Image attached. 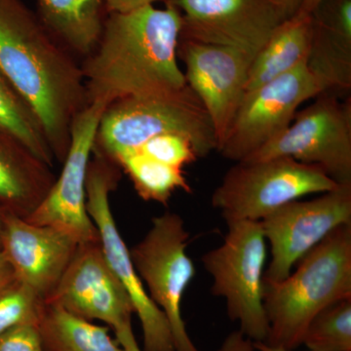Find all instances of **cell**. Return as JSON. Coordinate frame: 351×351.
<instances>
[{
  "label": "cell",
  "instance_id": "obj_1",
  "mask_svg": "<svg viewBox=\"0 0 351 351\" xmlns=\"http://www.w3.org/2000/svg\"><path fill=\"white\" fill-rule=\"evenodd\" d=\"M128 13L110 14L93 52L82 66L87 105L132 97L172 93L184 89L178 63L182 18L166 0Z\"/></svg>",
  "mask_w": 351,
  "mask_h": 351
},
{
  "label": "cell",
  "instance_id": "obj_2",
  "mask_svg": "<svg viewBox=\"0 0 351 351\" xmlns=\"http://www.w3.org/2000/svg\"><path fill=\"white\" fill-rule=\"evenodd\" d=\"M0 71L36 113L63 163L71 125L87 106L82 66L22 0H0Z\"/></svg>",
  "mask_w": 351,
  "mask_h": 351
},
{
  "label": "cell",
  "instance_id": "obj_3",
  "mask_svg": "<svg viewBox=\"0 0 351 351\" xmlns=\"http://www.w3.org/2000/svg\"><path fill=\"white\" fill-rule=\"evenodd\" d=\"M286 278L263 280L269 323L265 345L295 350L323 308L351 299V225L339 226L295 265Z\"/></svg>",
  "mask_w": 351,
  "mask_h": 351
},
{
  "label": "cell",
  "instance_id": "obj_4",
  "mask_svg": "<svg viewBox=\"0 0 351 351\" xmlns=\"http://www.w3.org/2000/svg\"><path fill=\"white\" fill-rule=\"evenodd\" d=\"M167 133L189 138L198 158L218 149L211 120L186 86L172 93L132 97L110 104L99 122L93 154L115 163L122 154Z\"/></svg>",
  "mask_w": 351,
  "mask_h": 351
},
{
  "label": "cell",
  "instance_id": "obj_5",
  "mask_svg": "<svg viewBox=\"0 0 351 351\" xmlns=\"http://www.w3.org/2000/svg\"><path fill=\"white\" fill-rule=\"evenodd\" d=\"M223 243L202 257L211 292L225 299L228 317L254 343H265L269 323L263 307L267 239L261 221H228Z\"/></svg>",
  "mask_w": 351,
  "mask_h": 351
},
{
  "label": "cell",
  "instance_id": "obj_6",
  "mask_svg": "<svg viewBox=\"0 0 351 351\" xmlns=\"http://www.w3.org/2000/svg\"><path fill=\"white\" fill-rule=\"evenodd\" d=\"M338 186L317 166L289 157L241 160L223 176L211 201L226 223L261 221L289 202Z\"/></svg>",
  "mask_w": 351,
  "mask_h": 351
},
{
  "label": "cell",
  "instance_id": "obj_7",
  "mask_svg": "<svg viewBox=\"0 0 351 351\" xmlns=\"http://www.w3.org/2000/svg\"><path fill=\"white\" fill-rule=\"evenodd\" d=\"M94 156L85 184L86 209L98 230L106 260L128 293L134 313L140 320L144 339L142 350L175 351L169 322L147 294L110 209V195L119 186L121 169L107 157Z\"/></svg>",
  "mask_w": 351,
  "mask_h": 351
},
{
  "label": "cell",
  "instance_id": "obj_8",
  "mask_svg": "<svg viewBox=\"0 0 351 351\" xmlns=\"http://www.w3.org/2000/svg\"><path fill=\"white\" fill-rule=\"evenodd\" d=\"M189 232L180 215L166 212L152 219L149 232L130 256L147 294L169 322L175 351H200L182 316V301L195 267L186 253Z\"/></svg>",
  "mask_w": 351,
  "mask_h": 351
},
{
  "label": "cell",
  "instance_id": "obj_9",
  "mask_svg": "<svg viewBox=\"0 0 351 351\" xmlns=\"http://www.w3.org/2000/svg\"><path fill=\"white\" fill-rule=\"evenodd\" d=\"M289 157L317 166L337 184H351V101L330 92L295 113L291 125L243 160Z\"/></svg>",
  "mask_w": 351,
  "mask_h": 351
},
{
  "label": "cell",
  "instance_id": "obj_10",
  "mask_svg": "<svg viewBox=\"0 0 351 351\" xmlns=\"http://www.w3.org/2000/svg\"><path fill=\"white\" fill-rule=\"evenodd\" d=\"M325 92L326 87L311 73L306 62L246 92L218 152L230 160H243L282 134L304 101Z\"/></svg>",
  "mask_w": 351,
  "mask_h": 351
},
{
  "label": "cell",
  "instance_id": "obj_11",
  "mask_svg": "<svg viewBox=\"0 0 351 351\" xmlns=\"http://www.w3.org/2000/svg\"><path fill=\"white\" fill-rule=\"evenodd\" d=\"M261 223L271 257L263 280L276 282L330 233L351 225V184H339L313 199L289 202Z\"/></svg>",
  "mask_w": 351,
  "mask_h": 351
},
{
  "label": "cell",
  "instance_id": "obj_12",
  "mask_svg": "<svg viewBox=\"0 0 351 351\" xmlns=\"http://www.w3.org/2000/svg\"><path fill=\"white\" fill-rule=\"evenodd\" d=\"M106 108L101 103L89 104L76 115L63 170L43 202L25 219L34 225L59 228L78 244L100 239L87 212L85 184L97 129Z\"/></svg>",
  "mask_w": 351,
  "mask_h": 351
},
{
  "label": "cell",
  "instance_id": "obj_13",
  "mask_svg": "<svg viewBox=\"0 0 351 351\" xmlns=\"http://www.w3.org/2000/svg\"><path fill=\"white\" fill-rule=\"evenodd\" d=\"M182 14L181 38L226 46L252 60L287 18L274 0H168Z\"/></svg>",
  "mask_w": 351,
  "mask_h": 351
},
{
  "label": "cell",
  "instance_id": "obj_14",
  "mask_svg": "<svg viewBox=\"0 0 351 351\" xmlns=\"http://www.w3.org/2000/svg\"><path fill=\"white\" fill-rule=\"evenodd\" d=\"M178 58L186 66V84L211 120L219 149L246 94L253 60L233 48L182 38Z\"/></svg>",
  "mask_w": 351,
  "mask_h": 351
},
{
  "label": "cell",
  "instance_id": "obj_15",
  "mask_svg": "<svg viewBox=\"0 0 351 351\" xmlns=\"http://www.w3.org/2000/svg\"><path fill=\"white\" fill-rule=\"evenodd\" d=\"M45 302L89 321H103L113 331L131 324L128 293L110 269L100 239L78 244L73 260Z\"/></svg>",
  "mask_w": 351,
  "mask_h": 351
},
{
  "label": "cell",
  "instance_id": "obj_16",
  "mask_svg": "<svg viewBox=\"0 0 351 351\" xmlns=\"http://www.w3.org/2000/svg\"><path fill=\"white\" fill-rule=\"evenodd\" d=\"M78 243L68 233L50 226L34 225L8 213L2 234L1 251L16 278L43 298L57 287Z\"/></svg>",
  "mask_w": 351,
  "mask_h": 351
},
{
  "label": "cell",
  "instance_id": "obj_17",
  "mask_svg": "<svg viewBox=\"0 0 351 351\" xmlns=\"http://www.w3.org/2000/svg\"><path fill=\"white\" fill-rule=\"evenodd\" d=\"M306 64L326 87L351 88V0H323L311 14Z\"/></svg>",
  "mask_w": 351,
  "mask_h": 351
},
{
  "label": "cell",
  "instance_id": "obj_18",
  "mask_svg": "<svg viewBox=\"0 0 351 351\" xmlns=\"http://www.w3.org/2000/svg\"><path fill=\"white\" fill-rule=\"evenodd\" d=\"M56 179L50 165L0 129V207L27 219L45 199Z\"/></svg>",
  "mask_w": 351,
  "mask_h": 351
},
{
  "label": "cell",
  "instance_id": "obj_19",
  "mask_svg": "<svg viewBox=\"0 0 351 351\" xmlns=\"http://www.w3.org/2000/svg\"><path fill=\"white\" fill-rule=\"evenodd\" d=\"M40 21L73 56H89L103 32L104 0H38Z\"/></svg>",
  "mask_w": 351,
  "mask_h": 351
},
{
  "label": "cell",
  "instance_id": "obj_20",
  "mask_svg": "<svg viewBox=\"0 0 351 351\" xmlns=\"http://www.w3.org/2000/svg\"><path fill=\"white\" fill-rule=\"evenodd\" d=\"M311 41V15L295 14L284 21L252 61L246 92L285 75L306 62Z\"/></svg>",
  "mask_w": 351,
  "mask_h": 351
},
{
  "label": "cell",
  "instance_id": "obj_21",
  "mask_svg": "<svg viewBox=\"0 0 351 351\" xmlns=\"http://www.w3.org/2000/svg\"><path fill=\"white\" fill-rule=\"evenodd\" d=\"M38 330L45 351H125L108 328L45 302Z\"/></svg>",
  "mask_w": 351,
  "mask_h": 351
},
{
  "label": "cell",
  "instance_id": "obj_22",
  "mask_svg": "<svg viewBox=\"0 0 351 351\" xmlns=\"http://www.w3.org/2000/svg\"><path fill=\"white\" fill-rule=\"evenodd\" d=\"M142 199L167 205L177 191L191 193L184 169L154 160L138 151L122 154L115 160Z\"/></svg>",
  "mask_w": 351,
  "mask_h": 351
},
{
  "label": "cell",
  "instance_id": "obj_23",
  "mask_svg": "<svg viewBox=\"0 0 351 351\" xmlns=\"http://www.w3.org/2000/svg\"><path fill=\"white\" fill-rule=\"evenodd\" d=\"M0 129L18 138L38 158L53 167L54 156L38 117L1 71Z\"/></svg>",
  "mask_w": 351,
  "mask_h": 351
},
{
  "label": "cell",
  "instance_id": "obj_24",
  "mask_svg": "<svg viewBox=\"0 0 351 351\" xmlns=\"http://www.w3.org/2000/svg\"><path fill=\"white\" fill-rule=\"evenodd\" d=\"M302 345L311 351H351V299L332 302L316 314Z\"/></svg>",
  "mask_w": 351,
  "mask_h": 351
},
{
  "label": "cell",
  "instance_id": "obj_25",
  "mask_svg": "<svg viewBox=\"0 0 351 351\" xmlns=\"http://www.w3.org/2000/svg\"><path fill=\"white\" fill-rule=\"evenodd\" d=\"M44 306L43 298L16 281L0 295V336L22 325H38Z\"/></svg>",
  "mask_w": 351,
  "mask_h": 351
},
{
  "label": "cell",
  "instance_id": "obj_26",
  "mask_svg": "<svg viewBox=\"0 0 351 351\" xmlns=\"http://www.w3.org/2000/svg\"><path fill=\"white\" fill-rule=\"evenodd\" d=\"M135 151L179 169H184V166L198 159L189 138L180 134H161L147 141Z\"/></svg>",
  "mask_w": 351,
  "mask_h": 351
},
{
  "label": "cell",
  "instance_id": "obj_27",
  "mask_svg": "<svg viewBox=\"0 0 351 351\" xmlns=\"http://www.w3.org/2000/svg\"><path fill=\"white\" fill-rule=\"evenodd\" d=\"M0 351H45L38 325H22L4 332Z\"/></svg>",
  "mask_w": 351,
  "mask_h": 351
},
{
  "label": "cell",
  "instance_id": "obj_28",
  "mask_svg": "<svg viewBox=\"0 0 351 351\" xmlns=\"http://www.w3.org/2000/svg\"><path fill=\"white\" fill-rule=\"evenodd\" d=\"M157 0H104L105 9L110 14L128 13L144 7L154 5Z\"/></svg>",
  "mask_w": 351,
  "mask_h": 351
},
{
  "label": "cell",
  "instance_id": "obj_29",
  "mask_svg": "<svg viewBox=\"0 0 351 351\" xmlns=\"http://www.w3.org/2000/svg\"><path fill=\"white\" fill-rule=\"evenodd\" d=\"M218 351H256L254 341L246 338L239 330L230 332Z\"/></svg>",
  "mask_w": 351,
  "mask_h": 351
},
{
  "label": "cell",
  "instance_id": "obj_30",
  "mask_svg": "<svg viewBox=\"0 0 351 351\" xmlns=\"http://www.w3.org/2000/svg\"><path fill=\"white\" fill-rule=\"evenodd\" d=\"M17 281L15 272L7 260L3 252L0 250V295Z\"/></svg>",
  "mask_w": 351,
  "mask_h": 351
},
{
  "label": "cell",
  "instance_id": "obj_31",
  "mask_svg": "<svg viewBox=\"0 0 351 351\" xmlns=\"http://www.w3.org/2000/svg\"><path fill=\"white\" fill-rule=\"evenodd\" d=\"M117 341L122 346L125 351H143L140 346L138 345L134 336L132 324H127L125 326L114 331Z\"/></svg>",
  "mask_w": 351,
  "mask_h": 351
},
{
  "label": "cell",
  "instance_id": "obj_32",
  "mask_svg": "<svg viewBox=\"0 0 351 351\" xmlns=\"http://www.w3.org/2000/svg\"><path fill=\"white\" fill-rule=\"evenodd\" d=\"M274 1L280 7L287 19L298 13L302 3V0H274Z\"/></svg>",
  "mask_w": 351,
  "mask_h": 351
},
{
  "label": "cell",
  "instance_id": "obj_33",
  "mask_svg": "<svg viewBox=\"0 0 351 351\" xmlns=\"http://www.w3.org/2000/svg\"><path fill=\"white\" fill-rule=\"evenodd\" d=\"M322 1L323 0H302V5L300 7L297 14L307 16L311 15Z\"/></svg>",
  "mask_w": 351,
  "mask_h": 351
},
{
  "label": "cell",
  "instance_id": "obj_34",
  "mask_svg": "<svg viewBox=\"0 0 351 351\" xmlns=\"http://www.w3.org/2000/svg\"><path fill=\"white\" fill-rule=\"evenodd\" d=\"M254 346H255L256 351H295L281 348H274V346L265 345V343H254Z\"/></svg>",
  "mask_w": 351,
  "mask_h": 351
},
{
  "label": "cell",
  "instance_id": "obj_35",
  "mask_svg": "<svg viewBox=\"0 0 351 351\" xmlns=\"http://www.w3.org/2000/svg\"><path fill=\"white\" fill-rule=\"evenodd\" d=\"M7 214H8V212L4 210L3 208L0 207V250H1L2 234H3L4 223H5Z\"/></svg>",
  "mask_w": 351,
  "mask_h": 351
}]
</instances>
